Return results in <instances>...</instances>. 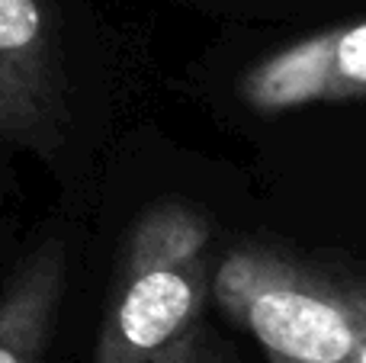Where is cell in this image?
<instances>
[{
    "mask_svg": "<svg viewBox=\"0 0 366 363\" xmlns=\"http://www.w3.org/2000/svg\"><path fill=\"white\" fill-rule=\"evenodd\" d=\"M238 94L264 116L366 96V19L315 32L267 55L241 77Z\"/></svg>",
    "mask_w": 366,
    "mask_h": 363,
    "instance_id": "277c9868",
    "label": "cell"
},
{
    "mask_svg": "<svg viewBox=\"0 0 366 363\" xmlns=\"http://www.w3.org/2000/svg\"><path fill=\"white\" fill-rule=\"evenodd\" d=\"M0 135L45 161L68 139V71L55 0H0Z\"/></svg>",
    "mask_w": 366,
    "mask_h": 363,
    "instance_id": "3957f363",
    "label": "cell"
},
{
    "mask_svg": "<svg viewBox=\"0 0 366 363\" xmlns=\"http://www.w3.org/2000/svg\"><path fill=\"white\" fill-rule=\"evenodd\" d=\"M350 363H366V293H363V315H360V334H357V347Z\"/></svg>",
    "mask_w": 366,
    "mask_h": 363,
    "instance_id": "52a82bcc",
    "label": "cell"
},
{
    "mask_svg": "<svg viewBox=\"0 0 366 363\" xmlns=\"http://www.w3.org/2000/svg\"><path fill=\"white\" fill-rule=\"evenodd\" d=\"M209 289L270 363H350L366 287L337 283L277 251L234 248Z\"/></svg>",
    "mask_w": 366,
    "mask_h": 363,
    "instance_id": "7a4b0ae2",
    "label": "cell"
},
{
    "mask_svg": "<svg viewBox=\"0 0 366 363\" xmlns=\"http://www.w3.org/2000/svg\"><path fill=\"white\" fill-rule=\"evenodd\" d=\"M209 229L177 199L145 209L116 257L94 363H148L199 325L209 296Z\"/></svg>",
    "mask_w": 366,
    "mask_h": 363,
    "instance_id": "6da1fadb",
    "label": "cell"
},
{
    "mask_svg": "<svg viewBox=\"0 0 366 363\" xmlns=\"http://www.w3.org/2000/svg\"><path fill=\"white\" fill-rule=\"evenodd\" d=\"M148 363H232V360L222 354V347L199 325H193L177 341H171L164 351L154 354Z\"/></svg>",
    "mask_w": 366,
    "mask_h": 363,
    "instance_id": "8992f818",
    "label": "cell"
},
{
    "mask_svg": "<svg viewBox=\"0 0 366 363\" xmlns=\"http://www.w3.org/2000/svg\"><path fill=\"white\" fill-rule=\"evenodd\" d=\"M68 289V244L51 235L0 289V363H42Z\"/></svg>",
    "mask_w": 366,
    "mask_h": 363,
    "instance_id": "5b68a950",
    "label": "cell"
}]
</instances>
